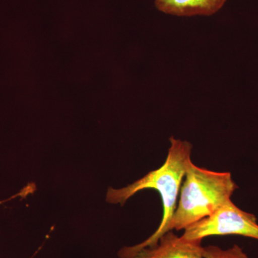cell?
Masks as SVG:
<instances>
[{
    "instance_id": "5b68a950",
    "label": "cell",
    "mask_w": 258,
    "mask_h": 258,
    "mask_svg": "<svg viewBox=\"0 0 258 258\" xmlns=\"http://www.w3.org/2000/svg\"><path fill=\"white\" fill-rule=\"evenodd\" d=\"M227 0H155L161 13L177 17L211 16L222 9Z\"/></svg>"
},
{
    "instance_id": "7a4b0ae2",
    "label": "cell",
    "mask_w": 258,
    "mask_h": 258,
    "mask_svg": "<svg viewBox=\"0 0 258 258\" xmlns=\"http://www.w3.org/2000/svg\"><path fill=\"white\" fill-rule=\"evenodd\" d=\"M237 188L230 172L208 170L190 161L167 232L184 230L210 216L230 201Z\"/></svg>"
},
{
    "instance_id": "8992f818",
    "label": "cell",
    "mask_w": 258,
    "mask_h": 258,
    "mask_svg": "<svg viewBox=\"0 0 258 258\" xmlns=\"http://www.w3.org/2000/svg\"><path fill=\"white\" fill-rule=\"evenodd\" d=\"M205 258H249L243 249L238 244H234L230 248L223 249L218 246L205 247Z\"/></svg>"
},
{
    "instance_id": "3957f363",
    "label": "cell",
    "mask_w": 258,
    "mask_h": 258,
    "mask_svg": "<svg viewBox=\"0 0 258 258\" xmlns=\"http://www.w3.org/2000/svg\"><path fill=\"white\" fill-rule=\"evenodd\" d=\"M183 237L189 240H203L211 236L239 235L258 240L257 219L232 203L225 204L212 215L188 226Z\"/></svg>"
},
{
    "instance_id": "6da1fadb",
    "label": "cell",
    "mask_w": 258,
    "mask_h": 258,
    "mask_svg": "<svg viewBox=\"0 0 258 258\" xmlns=\"http://www.w3.org/2000/svg\"><path fill=\"white\" fill-rule=\"evenodd\" d=\"M170 147L164 164L156 170L150 171L132 184L120 188L110 187L106 193L107 203L123 205L128 199L144 189H154L160 195L163 206V216L157 230L147 240L134 246L120 249V258H132L146 247L157 244L159 238L167 232L176 205L181 184L191 159L192 145L187 141L170 137Z\"/></svg>"
},
{
    "instance_id": "277c9868",
    "label": "cell",
    "mask_w": 258,
    "mask_h": 258,
    "mask_svg": "<svg viewBox=\"0 0 258 258\" xmlns=\"http://www.w3.org/2000/svg\"><path fill=\"white\" fill-rule=\"evenodd\" d=\"M203 240L179 237L173 230L164 234L156 245L146 247L132 258H205Z\"/></svg>"
}]
</instances>
